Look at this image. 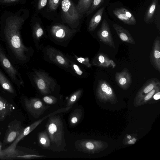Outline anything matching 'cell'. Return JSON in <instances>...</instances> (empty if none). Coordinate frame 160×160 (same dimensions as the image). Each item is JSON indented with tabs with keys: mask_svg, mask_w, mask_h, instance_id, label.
Instances as JSON below:
<instances>
[{
	"mask_svg": "<svg viewBox=\"0 0 160 160\" xmlns=\"http://www.w3.org/2000/svg\"><path fill=\"white\" fill-rule=\"evenodd\" d=\"M97 93L98 96L101 97L114 96L113 90L110 85L106 80L102 79L98 81Z\"/></svg>",
	"mask_w": 160,
	"mask_h": 160,
	"instance_id": "obj_14",
	"label": "cell"
},
{
	"mask_svg": "<svg viewBox=\"0 0 160 160\" xmlns=\"http://www.w3.org/2000/svg\"><path fill=\"white\" fill-rule=\"evenodd\" d=\"M42 99L46 103L49 104H55L58 101L57 98L52 96H45L43 97Z\"/></svg>",
	"mask_w": 160,
	"mask_h": 160,
	"instance_id": "obj_33",
	"label": "cell"
},
{
	"mask_svg": "<svg viewBox=\"0 0 160 160\" xmlns=\"http://www.w3.org/2000/svg\"><path fill=\"white\" fill-rule=\"evenodd\" d=\"M160 85V81L153 78L149 79L143 85L139 91L138 96L142 97L146 95L156 86Z\"/></svg>",
	"mask_w": 160,
	"mask_h": 160,
	"instance_id": "obj_18",
	"label": "cell"
},
{
	"mask_svg": "<svg viewBox=\"0 0 160 160\" xmlns=\"http://www.w3.org/2000/svg\"><path fill=\"white\" fill-rule=\"evenodd\" d=\"M24 104L27 111L34 118H38L42 115L49 106L45 105L38 98H25Z\"/></svg>",
	"mask_w": 160,
	"mask_h": 160,
	"instance_id": "obj_8",
	"label": "cell"
},
{
	"mask_svg": "<svg viewBox=\"0 0 160 160\" xmlns=\"http://www.w3.org/2000/svg\"><path fill=\"white\" fill-rule=\"evenodd\" d=\"M3 146L2 142L0 140V152L2 151V148Z\"/></svg>",
	"mask_w": 160,
	"mask_h": 160,
	"instance_id": "obj_38",
	"label": "cell"
},
{
	"mask_svg": "<svg viewBox=\"0 0 160 160\" xmlns=\"http://www.w3.org/2000/svg\"><path fill=\"white\" fill-rule=\"evenodd\" d=\"M112 26L120 39L122 42L135 44V40L128 30L116 23L113 24Z\"/></svg>",
	"mask_w": 160,
	"mask_h": 160,
	"instance_id": "obj_15",
	"label": "cell"
},
{
	"mask_svg": "<svg viewBox=\"0 0 160 160\" xmlns=\"http://www.w3.org/2000/svg\"><path fill=\"white\" fill-rule=\"evenodd\" d=\"M100 41L104 43L114 49L115 45L108 23L104 18L100 28L97 32Z\"/></svg>",
	"mask_w": 160,
	"mask_h": 160,
	"instance_id": "obj_10",
	"label": "cell"
},
{
	"mask_svg": "<svg viewBox=\"0 0 160 160\" xmlns=\"http://www.w3.org/2000/svg\"><path fill=\"white\" fill-rule=\"evenodd\" d=\"M0 61L5 69L12 79L15 80L17 71L6 58L0 48Z\"/></svg>",
	"mask_w": 160,
	"mask_h": 160,
	"instance_id": "obj_17",
	"label": "cell"
},
{
	"mask_svg": "<svg viewBox=\"0 0 160 160\" xmlns=\"http://www.w3.org/2000/svg\"><path fill=\"white\" fill-rule=\"evenodd\" d=\"M33 33L34 38L38 40L41 38L44 34L43 28L38 22L36 23L34 25Z\"/></svg>",
	"mask_w": 160,
	"mask_h": 160,
	"instance_id": "obj_28",
	"label": "cell"
},
{
	"mask_svg": "<svg viewBox=\"0 0 160 160\" xmlns=\"http://www.w3.org/2000/svg\"><path fill=\"white\" fill-rule=\"evenodd\" d=\"M46 128L51 142L58 147L61 145L64 136L62 121L59 116H50Z\"/></svg>",
	"mask_w": 160,
	"mask_h": 160,
	"instance_id": "obj_3",
	"label": "cell"
},
{
	"mask_svg": "<svg viewBox=\"0 0 160 160\" xmlns=\"http://www.w3.org/2000/svg\"><path fill=\"white\" fill-rule=\"evenodd\" d=\"M114 15L119 19L123 22L124 23L130 25H134V23L129 18H128L120 8H117L113 11Z\"/></svg>",
	"mask_w": 160,
	"mask_h": 160,
	"instance_id": "obj_23",
	"label": "cell"
},
{
	"mask_svg": "<svg viewBox=\"0 0 160 160\" xmlns=\"http://www.w3.org/2000/svg\"><path fill=\"white\" fill-rule=\"evenodd\" d=\"M105 7H102L98 10L91 19L88 27L89 32H92L95 30L100 22Z\"/></svg>",
	"mask_w": 160,
	"mask_h": 160,
	"instance_id": "obj_19",
	"label": "cell"
},
{
	"mask_svg": "<svg viewBox=\"0 0 160 160\" xmlns=\"http://www.w3.org/2000/svg\"><path fill=\"white\" fill-rule=\"evenodd\" d=\"M82 115V110L80 108L76 109L70 115L69 119L70 124L72 126L77 125L80 121Z\"/></svg>",
	"mask_w": 160,
	"mask_h": 160,
	"instance_id": "obj_24",
	"label": "cell"
},
{
	"mask_svg": "<svg viewBox=\"0 0 160 160\" xmlns=\"http://www.w3.org/2000/svg\"><path fill=\"white\" fill-rule=\"evenodd\" d=\"M120 8L126 16L136 24V19L133 15L126 8L123 7H121Z\"/></svg>",
	"mask_w": 160,
	"mask_h": 160,
	"instance_id": "obj_34",
	"label": "cell"
},
{
	"mask_svg": "<svg viewBox=\"0 0 160 160\" xmlns=\"http://www.w3.org/2000/svg\"><path fill=\"white\" fill-rule=\"evenodd\" d=\"M38 141L39 144L43 147L48 148L50 145V139L47 132L43 131L38 133Z\"/></svg>",
	"mask_w": 160,
	"mask_h": 160,
	"instance_id": "obj_25",
	"label": "cell"
},
{
	"mask_svg": "<svg viewBox=\"0 0 160 160\" xmlns=\"http://www.w3.org/2000/svg\"><path fill=\"white\" fill-rule=\"evenodd\" d=\"M17 0H5V1L7 2V1H8V2H11V1H16Z\"/></svg>",
	"mask_w": 160,
	"mask_h": 160,
	"instance_id": "obj_40",
	"label": "cell"
},
{
	"mask_svg": "<svg viewBox=\"0 0 160 160\" xmlns=\"http://www.w3.org/2000/svg\"><path fill=\"white\" fill-rule=\"evenodd\" d=\"M114 77L117 84L122 89H128L132 84V76L126 68H124L121 72H116Z\"/></svg>",
	"mask_w": 160,
	"mask_h": 160,
	"instance_id": "obj_12",
	"label": "cell"
},
{
	"mask_svg": "<svg viewBox=\"0 0 160 160\" xmlns=\"http://www.w3.org/2000/svg\"><path fill=\"white\" fill-rule=\"evenodd\" d=\"M150 61L154 68L160 72V38L155 39L150 54Z\"/></svg>",
	"mask_w": 160,
	"mask_h": 160,
	"instance_id": "obj_11",
	"label": "cell"
},
{
	"mask_svg": "<svg viewBox=\"0 0 160 160\" xmlns=\"http://www.w3.org/2000/svg\"><path fill=\"white\" fill-rule=\"evenodd\" d=\"M74 57L79 62L84 65L88 68H90L92 64L89 62V60L88 58H82L78 57L75 55Z\"/></svg>",
	"mask_w": 160,
	"mask_h": 160,
	"instance_id": "obj_32",
	"label": "cell"
},
{
	"mask_svg": "<svg viewBox=\"0 0 160 160\" xmlns=\"http://www.w3.org/2000/svg\"><path fill=\"white\" fill-rule=\"evenodd\" d=\"M46 53L49 59L54 63L65 68H70L68 58L59 51L49 47L46 48Z\"/></svg>",
	"mask_w": 160,
	"mask_h": 160,
	"instance_id": "obj_9",
	"label": "cell"
},
{
	"mask_svg": "<svg viewBox=\"0 0 160 160\" xmlns=\"http://www.w3.org/2000/svg\"><path fill=\"white\" fill-rule=\"evenodd\" d=\"M82 92V89H80L72 94L67 101L66 104L67 107L73 105L79 99L81 96Z\"/></svg>",
	"mask_w": 160,
	"mask_h": 160,
	"instance_id": "obj_27",
	"label": "cell"
},
{
	"mask_svg": "<svg viewBox=\"0 0 160 160\" xmlns=\"http://www.w3.org/2000/svg\"><path fill=\"white\" fill-rule=\"evenodd\" d=\"M22 20L15 18L6 23L4 33L6 39L16 58L24 61L27 58L25 52L28 49L23 44L21 39L20 29Z\"/></svg>",
	"mask_w": 160,
	"mask_h": 160,
	"instance_id": "obj_1",
	"label": "cell"
},
{
	"mask_svg": "<svg viewBox=\"0 0 160 160\" xmlns=\"http://www.w3.org/2000/svg\"><path fill=\"white\" fill-rule=\"evenodd\" d=\"M153 98L155 100H158L160 98V92L159 91L157 92L153 96Z\"/></svg>",
	"mask_w": 160,
	"mask_h": 160,
	"instance_id": "obj_36",
	"label": "cell"
},
{
	"mask_svg": "<svg viewBox=\"0 0 160 160\" xmlns=\"http://www.w3.org/2000/svg\"><path fill=\"white\" fill-rule=\"evenodd\" d=\"M127 138L129 139H131V136L129 135L127 136Z\"/></svg>",
	"mask_w": 160,
	"mask_h": 160,
	"instance_id": "obj_39",
	"label": "cell"
},
{
	"mask_svg": "<svg viewBox=\"0 0 160 160\" xmlns=\"http://www.w3.org/2000/svg\"><path fill=\"white\" fill-rule=\"evenodd\" d=\"M104 0H93L89 10L86 13L87 15L91 14L100 7L103 3Z\"/></svg>",
	"mask_w": 160,
	"mask_h": 160,
	"instance_id": "obj_29",
	"label": "cell"
},
{
	"mask_svg": "<svg viewBox=\"0 0 160 160\" xmlns=\"http://www.w3.org/2000/svg\"><path fill=\"white\" fill-rule=\"evenodd\" d=\"M136 141V139L135 138H133L131 140H130L128 141V143L129 144H133Z\"/></svg>",
	"mask_w": 160,
	"mask_h": 160,
	"instance_id": "obj_37",
	"label": "cell"
},
{
	"mask_svg": "<svg viewBox=\"0 0 160 160\" xmlns=\"http://www.w3.org/2000/svg\"><path fill=\"white\" fill-rule=\"evenodd\" d=\"M31 150L25 148L17 147L13 149L2 150L0 152V160L28 159L47 157L31 152Z\"/></svg>",
	"mask_w": 160,
	"mask_h": 160,
	"instance_id": "obj_4",
	"label": "cell"
},
{
	"mask_svg": "<svg viewBox=\"0 0 160 160\" xmlns=\"http://www.w3.org/2000/svg\"><path fill=\"white\" fill-rule=\"evenodd\" d=\"M61 5L63 22L72 29H77L83 15L78 12L72 0H62Z\"/></svg>",
	"mask_w": 160,
	"mask_h": 160,
	"instance_id": "obj_2",
	"label": "cell"
},
{
	"mask_svg": "<svg viewBox=\"0 0 160 160\" xmlns=\"http://www.w3.org/2000/svg\"><path fill=\"white\" fill-rule=\"evenodd\" d=\"M34 129V128L32 126V124L25 128L17 138L12 144H11L8 147L5 149L7 150H12L14 149L17 146V145L19 141L24 137L28 134Z\"/></svg>",
	"mask_w": 160,
	"mask_h": 160,
	"instance_id": "obj_22",
	"label": "cell"
},
{
	"mask_svg": "<svg viewBox=\"0 0 160 160\" xmlns=\"http://www.w3.org/2000/svg\"><path fill=\"white\" fill-rule=\"evenodd\" d=\"M68 59L70 67L71 68L73 71L78 76H83V72L79 66L74 62L70 60L68 58Z\"/></svg>",
	"mask_w": 160,
	"mask_h": 160,
	"instance_id": "obj_30",
	"label": "cell"
},
{
	"mask_svg": "<svg viewBox=\"0 0 160 160\" xmlns=\"http://www.w3.org/2000/svg\"><path fill=\"white\" fill-rule=\"evenodd\" d=\"M0 84L2 88L9 92L13 94L14 90L12 85L0 70Z\"/></svg>",
	"mask_w": 160,
	"mask_h": 160,
	"instance_id": "obj_26",
	"label": "cell"
},
{
	"mask_svg": "<svg viewBox=\"0 0 160 160\" xmlns=\"http://www.w3.org/2000/svg\"><path fill=\"white\" fill-rule=\"evenodd\" d=\"M33 79L38 89L42 94H48L54 91L56 83L47 73L36 71Z\"/></svg>",
	"mask_w": 160,
	"mask_h": 160,
	"instance_id": "obj_5",
	"label": "cell"
},
{
	"mask_svg": "<svg viewBox=\"0 0 160 160\" xmlns=\"http://www.w3.org/2000/svg\"><path fill=\"white\" fill-rule=\"evenodd\" d=\"M92 64L95 66L104 68H115V62L103 52H99L93 59Z\"/></svg>",
	"mask_w": 160,
	"mask_h": 160,
	"instance_id": "obj_13",
	"label": "cell"
},
{
	"mask_svg": "<svg viewBox=\"0 0 160 160\" xmlns=\"http://www.w3.org/2000/svg\"><path fill=\"white\" fill-rule=\"evenodd\" d=\"M48 0H39L38 4V9L40 10L44 8Z\"/></svg>",
	"mask_w": 160,
	"mask_h": 160,
	"instance_id": "obj_35",
	"label": "cell"
},
{
	"mask_svg": "<svg viewBox=\"0 0 160 160\" xmlns=\"http://www.w3.org/2000/svg\"><path fill=\"white\" fill-rule=\"evenodd\" d=\"M93 0H78L76 7L81 15L86 13L89 9Z\"/></svg>",
	"mask_w": 160,
	"mask_h": 160,
	"instance_id": "obj_21",
	"label": "cell"
},
{
	"mask_svg": "<svg viewBox=\"0 0 160 160\" xmlns=\"http://www.w3.org/2000/svg\"><path fill=\"white\" fill-rule=\"evenodd\" d=\"M48 8L50 11H54L57 10L61 4L62 0H48Z\"/></svg>",
	"mask_w": 160,
	"mask_h": 160,
	"instance_id": "obj_31",
	"label": "cell"
},
{
	"mask_svg": "<svg viewBox=\"0 0 160 160\" xmlns=\"http://www.w3.org/2000/svg\"><path fill=\"white\" fill-rule=\"evenodd\" d=\"M79 31L78 29L70 28L63 24L57 23L51 26L50 32L54 40L62 42L69 40Z\"/></svg>",
	"mask_w": 160,
	"mask_h": 160,
	"instance_id": "obj_6",
	"label": "cell"
},
{
	"mask_svg": "<svg viewBox=\"0 0 160 160\" xmlns=\"http://www.w3.org/2000/svg\"><path fill=\"white\" fill-rule=\"evenodd\" d=\"M24 128L21 122L16 119L10 122L2 142L3 146L12 144L17 138Z\"/></svg>",
	"mask_w": 160,
	"mask_h": 160,
	"instance_id": "obj_7",
	"label": "cell"
},
{
	"mask_svg": "<svg viewBox=\"0 0 160 160\" xmlns=\"http://www.w3.org/2000/svg\"><path fill=\"white\" fill-rule=\"evenodd\" d=\"M12 104L0 96V121H4L14 109Z\"/></svg>",
	"mask_w": 160,
	"mask_h": 160,
	"instance_id": "obj_16",
	"label": "cell"
},
{
	"mask_svg": "<svg viewBox=\"0 0 160 160\" xmlns=\"http://www.w3.org/2000/svg\"><path fill=\"white\" fill-rule=\"evenodd\" d=\"M159 0H152L147 9L144 17L145 23L148 24L153 20V16Z\"/></svg>",
	"mask_w": 160,
	"mask_h": 160,
	"instance_id": "obj_20",
	"label": "cell"
}]
</instances>
